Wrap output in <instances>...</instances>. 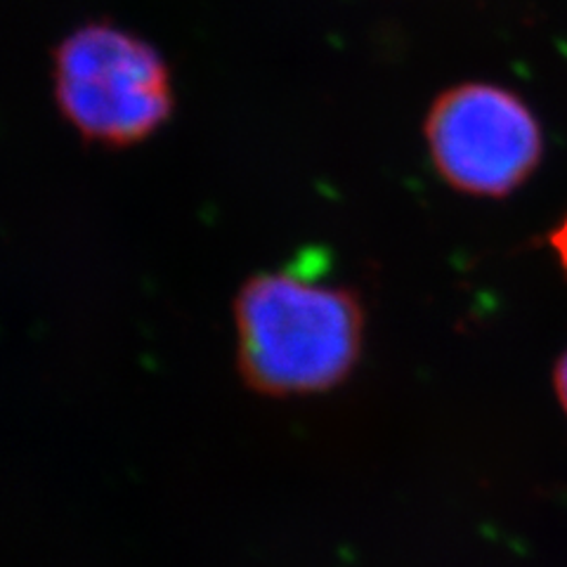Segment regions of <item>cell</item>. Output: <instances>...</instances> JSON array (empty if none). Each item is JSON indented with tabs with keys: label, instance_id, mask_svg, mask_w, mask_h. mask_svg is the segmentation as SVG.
<instances>
[{
	"label": "cell",
	"instance_id": "3",
	"mask_svg": "<svg viewBox=\"0 0 567 567\" xmlns=\"http://www.w3.org/2000/svg\"><path fill=\"white\" fill-rule=\"evenodd\" d=\"M433 164L477 197H504L537 168L542 131L527 106L502 87L461 85L442 95L425 123Z\"/></svg>",
	"mask_w": 567,
	"mask_h": 567
},
{
	"label": "cell",
	"instance_id": "2",
	"mask_svg": "<svg viewBox=\"0 0 567 567\" xmlns=\"http://www.w3.org/2000/svg\"><path fill=\"white\" fill-rule=\"evenodd\" d=\"M58 100L85 137L131 145L168 116V74L156 52L133 35L87 27L58 52Z\"/></svg>",
	"mask_w": 567,
	"mask_h": 567
},
{
	"label": "cell",
	"instance_id": "5",
	"mask_svg": "<svg viewBox=\"0 0 567 567\" xmlns=\"http://www.w3.org/2000/svg\"><path fill=\"white\" fill-rule=\"evenodd\" d=\"M551 246H554V251L558 254V260H560V265H563L565 272H567V216H565V220L554 229Z\"/></svg>",
	"mask_w": 567,
	"mask_h": 567
},
{
	"label": "cell",
	"instance_id": "4",
	"mask_svg": "<svg viewBox=\"0 0 567 567\" xmlns=\"http://www.w3.org/2000/svg\"><path fill=\"white\" fill-rule=\"evenodd\" d=\"M554 388H556V395L563 404V410L567 414V350L563 352V358L558 360L556 364V371H554Z\"/></svg>",
	"mask_w": 567,
	"mask_h": 567
},
{
	"label": "cell",
	"instance_id": "1",
	"mask_svg": "<svg viewBox=\"0 0 567 567\" xmlns=\"http://www.w3.org/2000/svg\"><path fill=\"white\" fill-rule=\"evenodd\" d=\"M235 322L244 381L275 398L339 385L362 350L354 291L293 270L248 279L235 298Z\"/></svg>",
	"mask_w": 567,
	"mask_h": 567
}]
</instances>
